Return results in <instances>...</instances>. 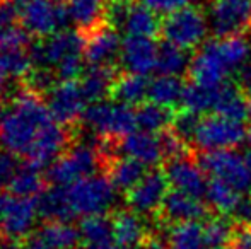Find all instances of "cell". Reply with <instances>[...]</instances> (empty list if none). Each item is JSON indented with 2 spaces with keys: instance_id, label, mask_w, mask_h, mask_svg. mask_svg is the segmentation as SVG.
<instances>
[{
  "instance_id": "cell-1",
  "label": "cell",
  "mask_w": 251,
  "mask_h": 249,
  "mask_svg": "<svg viewBox=\"0 0 251 249\" xmlns=\"http://www.w3.org/2000/svg\"><path fill=\"white\" fill-rule=\"evenodd\" d=\"M53 120L48 106L33 89H23L12 99L0 121V145L2 149L26 156L34 138L47 123Z\"/></svg>"
},
{
  "instance_id": "cell-2",
  "label": "cell",
  "mask_w": 251,
  "mask_h": 249,
  "mask_svg": "<svg viewBox=\"0 0 251 249\" xmlns=\"http://www.w3.org/2000/svg\"><path fill=\"white\" fill-rule=\"evenodd\" d=\"M65 198L69 222L75 217L104 215L116 200V188L104 174H91L69 186H60Z\"/></svg>"
},
{
  "instance_id": "cell-3",
  "label": "cell",
  "mask_w": 251,
  "mask_h": 249,
  "mask_svg": "<svg viewBox=\"0 0 251 249\" xmlns=\"http://www.w3.org/2000/svg\"><path fill=\"white\" fill-rule=\"evenodd\" d=\"M82 123L91 133L102 138H120L137 130V116L132 106L122 103L100 101L91 103L82 114Z\"/></svg>"
},
{
  "instance_id": "cell-4",
  "label": "cell",
  "mask_w": 251,
  "mask_h": 249,
  "mask_svg": "<svg viewBox=\"0 0 251 249\" xmlns=\"http://www.w3.org/2000/svg\"><path fill=\"white\" fill-rule=\"evenodd\" d=\"M17 9L19 24L38 40L69 29L72 23L67 3H56L53 0H17Z\"/></svg>"
},
{
  "instance_id": "cell-5",
  "label": "cell",
  "mask_w": 251,
  "mask_h": 249,
  "mask_svg": "<svg viewBox=\"0 0 251 249\" xmlns=\"http://www.w3.org/2000/svg\"><path fill=\"white\" fill-rule=\"evenodd\" d=\"M102 145L93 142H80L70 147L55 164L48 167L47 178L53 186H69L79 180L96 174L102 156Z\"/></svg>"
},
{
  "instance_id": "cell-6",
  "label": "cell",
  "mask_w": 251,
  "mask_h": 249,
  "mask_svg": "<svg viewBox=\"0 0 251 249\" xmlns=\"http://www.w3.org/2000/svg\"><path fill=\"white\" fill-rule=\"evenodd\" d=\"M208 29V17L203 10L200 7L190 5L164 17L161 34L164 41L188 51L203 45Z\"/></svg>"
},
{
  "instance_id": "cell-7",
  "label": "cell",
  "mask_w": 251,
  "mask_h": 249,
  "mask_svg": "<svg viewBox=\"0 0 251 249\" xmlns=\"http://www.w3.org/2000/svg\"><path fill=\"white\" fill-rule=\"evenodd\" d=\"M200 166L212 180H219L238 191H251V167L246 156L236 149L205 152L200 157Z\"/></svg>"
},
{
  "instance_id": "cell-8",
  "label": "cell",
  "mask_w": 251,
  "mask_h": 249,
  "mask_svg": "<svg viewBox=\"0 0 251 249\" xmlns=\"http://www.w3.org/2000/svg\"><path fill=\"white\" fill-rule=\"evenodd\" d=\"M248 130L239 121L229 120L221 114H207L200 118L199 128L193 136V143L201 152L229 150L241 145L246 140Z\"/></svg>"
},
{
  "instance_id": "cell-9",
  "label": "cell",
  "mask_w": 251,
  "mask_h": 249,
  "mask_svg": "<svg viewBox=\"0 0 251 249\" xmlns=\"http://www.w3.org/2000/svg\"><path fill=\"white\" fill-rule=\"evenodd\" d=\"M86 36L77 29H63L31 43L29 57L36 68H56L65 58L84 53Z\"/></svg>"
},
{
  "instance_id": "cell-10",
  "label": "cell",
  "mask_w": 251,
  "mask_h": 249,
  "mask_svg": "<svg viewBox=\"0 0 251 249\" xmlns=\"http://www.w3.org/2000/svg\"><path fill=\"white\" fill-rule=\"evenodd\" d=\"M40 215V198L24 196H3L0 213V230L9 241H19L29 237L31 230Z\"/></svg>"
},
{
  "instance_id": "cell-11",
  "label": "cell",
  "mask_w": 251,
  "mask_h": 249,
  "mask_svg": "<svg viewBox=\"0 0 251 249\" xmlns=\"http://www.w3.org/2000/svg\"><path fill=\"white\" fill-rule=\"evenodd\" d=\"M207 17L215 38L245 34L251 29V0H210Z\"/></svg>"
},
{
  "instance_id": "cell-12",
  "label": "cell",
  "mask_w": 251,
  "mask_h": 249,
  "mask_svg": "<svg viewBox=\"0 0 251 249\" xmlns=\"http://www.w3.org/2000/svg\"><path fill=\"white\" fill-rule=\"evenodd\" d=\"M47 106L51 118L60 125H70L82 118L89 106L80 82L77 80H58L48 91Z\"/></svg>"
},
{
  "instance_id": "cell-13",
  "label": "cell",
  "mask_w": 251,
  "mask_h": 249,
  "mask_svg": "<svg viewBox=\"0 0 251 249\" xmlns=\"http://www.w3.org/2000/svg\"><path fill=\"white\" fill-rule=\"evenodd\" d=\"M69 140L70 136L65 126L51 120L50 123H47L41 128V132L34 138L33 145L27 150V164L40 171L45 167H50L63 156V152L69 150L67 149Z\"/></svg>"
},
{
  "instance_id": "cell-14",
  "label": "cell",
  "mask_w": 251,
  "mask_h": 249,
  "mask_svg": "<svg viewBox=\"0 0 251 249\" xmlns=\"http://www.w3.org/2000/svg\"><path fill=\"white\" fill-rule=\"evenodd\" d=\"M229 73L231 70L224 62L222 55L219 53L215 40L201 45V48L192 58L188 68V75L193 84H199L201 87H210V89L224 86Z\"/></svg>"
},
{
  "instance_id": "cell-15",
  "label": "cell",
  "mask_w": 251,
  "mask_h": 249,
  "mask_svg": "<svg viewBox=\"0 0 251 249\" xmlns=\"http://www.w3.org/2000/svg\"><path fill=\"white\" fill-rule=\"evenodd\" d=\"M169 181L161 171H151L137 186L126 191V205L139 215H152L161 212L169 193Z\"/></svg>"
},
{
  "instance_id": "cell-16",
  "label": "cell",
  "mask_w": 251,
  "mask_h": 249,
  "mask_svg": "<svg viewBox=\"0 0 251 249\" xmlns=\"http://www.w3.org/2000/svg\"><path fill=\"white\" fill-rule=\"evenodd\" d=\"M164 174L173 189L199 196V198H201V196L205 198V191H207L208 184L207 173L201 169L200 162L193 160L186 154L175 157V159H169Z\"/></svg>"
},
{
  "instance_id": "cell-17",
  "label": "cell",
  "mask_w": 251,
  "mask_h": 249,
  "mask_svg": "<svg viewBox=\"0 0 251 249\" xmlns=\"http://www.w3.org/2000/svg\"><path fill=\"white\" fill-rule=\"evenodd\" d=\"M159 45L152 38L142 36H125L122 43L120 63L126 70V73L147 77L154 70H157Z\"/></svg>"
},
{
  "instance_id": "cell-18",
  "label": "cell",
  "mask_w": 251,
  "mask_h": 249,
  "mask_svg": "<svg viewBox=\"0 0 251 249\" xmlns=\"http://www.w3.org/2000/svg\"><path fill=\"white\" fill-rule=\"evenodd\" d=\"M122 43L120 33L111 24H104L100 29L86 36V48H84V58L89 67H109L120 58L122 53Z\"/></svg>"
},
{
  "instance_id": "cell-19",
  "label": "cell",
  "mask_w": 251,
  "mask_h": 249,
  "mask_svg": "<svg viewBox=\"0 0 251 249\" xmlns=\"http://www.w3.org/2000/svg\"><path fill=\"white\" fill-rule=\"evenodd\" d=\"M118 152L123 157L139 160L146 167L155 166L166 157L161 136L142 132V130H135L130 135L123 136L122 142L118 143Z\"/></svg>"
},
{
  "instance_id": "cell-20",
  "label": "cell",
  "mask_w": 251,
  "mask_h": 249,
  "mask_svg": "<svg viewBox=\"0 0 251 249\" xmlns=\"http://www.w3.org/2000/svg\"><path fill=\"white\" fill-rule=\"evenodd\" d=\"M161 213L162 219L173 226L183 222H199L207 215V205L199 196L171 189L166 196Z\"/></svg>"
},
{
  "instance_id": "cell-21",
  "label": "cell",
  "mask_w": 251,
  "mask_h": 249,
  "mask_svg": "<svg viewBox=\"0 0 251 249\" xmlns=\"http://www.w3.org/2000/svg\"><path fill=\"white\" fill-rule=\"evenodd\" d=\"M108 7L109 0H69L67 2L72 24L84 36H89L104 24H109Z\"/></svg>"
},
{
  "instance_id": "cell-22",
  "label": "cell",
  "mask_w": 251,
  "mask_h": 249,
  "mask_svg": "<svg viewBox=\"0 0 251 249\" xmlns=\"http://www.w3.org/2000/svg\"><path fill=\"white\" fill-rule=\"evenodd\" d=\"M113 224V241L122 249H133L144 246L147 241V226L142 215L132 210L116 212L111 219Z\"/></svg>"
},
{
  "instance_id": "cell-23",
  "label": "cell",
  "mask_w": 251,
  "mask_h": 249,
  "mask_svg": "<svg viewBox=\"0 0 251 249\" xmlns=\"http://www.w3.org/2000/svg\"><path fill=\"white\" fill-rule=\"evenodd\" d=\"M162 23L155 12H152L147 5L139 2H133L128 5L126 16L120 29L126 33V36H142L154 38L161 34Z\"/></svg>"
},
{
  "instance_id": "cell-24",
  "label": "cell",
  "mask_w": 251,
  "mask_h": 249,
  "mask_svg": "<svg viewBox=\"0 0 251 249\" xmlns=\"http://www.w3.org/2000/svg\"><path fill=\"white\" fill-rule=\"evenodd\" d=\"M116 79L118 77H116V70L113 65L89 67L80 79V87L86 94L87 103H100L106 96H111Z\"/></svg>"
},
{
  "instance_id": "cell-25",
  "label": "cell",
  "mask_w": 251,
  "mask_h": 249,
  "mask_svg": "<svg viewBox=\"0 0 251 249\" xmlns=\"http://www.w3.org/2000/svg\"><path fill=\"white\" fill-rule=\"evenodd\" d=\"M214 113L229 118V120L245 123V120L251 114V106L245 94L238 89V86H232V84L226 82L221 87Z\"/></svg>"
},
{
  "instance_id": "cell-26",
  "label": "cell",
  "mask_w": 251,
  "mask_h": 249,
  "mask_svg": "<svg viewBox=\"0 0 251 249\" xmlns=\"http://www.w3.org/2000/svg\"><path fill=\"white\" fill-rule=\"evenodd\" d=\"M205 200L210 208H214L217 213L224 215H234L239 212L243 205L241 191L229 184L222 183L219 180H210L205 191Z\"/></svg>"
},
{
  "instance_id": "cell-27",
  "label": "cell",
  "mask_w": 251,
  "mask_h": 249,
  "mask_svg": "<svg viewBox=\"0 0 251 249\" xmlns=\"http://www.w3.org/2000/svg\"><path fill=\"white\" fill-rule=\"evenodd\" d=\"M149 86L151 82L147 77L137 75V73H123L118 77L113 86L111 97L116 103L126 104V106H135L142 104L146 97H149Z\"/></svg>"
},
{
  "instance_id": "cell-28",
  "label": "cell",
  "mask_w": 251,
  "mask_h": 249,
  "mask_svg": "<svg viewBox=\"0 0 251 249\" xmlns=\"http://www.w3.org/2000/svg\"><path fill=\"white\" fill-rule=\"evenodd\" d=\"M144 176H146V166L139 160H133L130 157H118L109 162L108 178L116 189L130 191L144 180Z\"/></svg>"
},
{
  "instance_id": "cell-29",
  "label": "cell",
  "mask_w": 251,
  "mask_h": 249,
  "mask_svg": "<svg viewBox=\"0 0 251 249\" xmlns=\"http://www.w3.org/2000/svg\"><path fill=\"white\" fill-rule=\"evenodd\" d=\"M137 128L147 133H164L169 125L175 121V113L169 108L159 106L155 103H142L135 110Z\"/></svg>"
},
{
  "instance_id": "cell-30",
  "label": "cell",
  "mask_w": 251,
  "mask_h": 249,
  "mask_svg": "<svg viewBox=\"0 0 251 249\" xmlns=\"http://www.w3.org/2000/svg\"><path fill=\"white\" fill-rule=\"evenodd\" d=\"M183 91H185V84L179 77L157 75L154 80H151L149 101L171 110L176 104H181Z\"/></svg>"
},
{
  "instance_id": "cell-31",
  "label": "cell",
  "mask_w": 251,
  "mask_h": 249,
  "mask_svg": "<svg viewBox=\"0 0 251 249\" xmlns=\"http://www.w3.org/2000/svg\"><path fill=\"white\" fill-rule=\"evenodd\" d=\"M221 87L210 89V87H201L199 84H193V82L186 84L181 96V108L185 111H190V113H195V114L208 113V111L214 113Z\"/></svg>"
},
{
  "instance_id": "cell-32",
  "label": "cell",
  "mask_w": 251,
  "mask_h": 249,
  "mask_svg": "<svg viewBox=\"0 0 251 249\" xmlns=\"http://www.w3.org/2000/svg\"><path fill=\"white\" fill-rule=\"evenodd\" d=\"M168 243L171 249H208L200 222L175 224L168 230Z\"/></svg>"
},
{
  "instance_id": "cell-33",
  "label": "cell",
  "mask_w": 251,
  "mask_h": 249,
  "mask_svg": "<svg viewBox=\"0 0 251 249\" xmlns=\"http://www.w3.org/2000/svg\"><path fill=\"white\" fill-rule=\"evenodd\" d=\"M38 232L55 249H77L80 239L79 227L62 220H48L38 229Z\"/></svg>"
},
{
  "instance_id": "cell-34",
  "label": "cell",
  "mask_w": 251,
  "mask_h": 249,
  "mask_svg": "<svg viewBox=\"0 0 251 249\" xmlns=\"http://www.w3.org/2000/svg\"><path fill=\"white\" fill-rule=\"evenodd\" d=\"M215 43H217L219 53L222 55L231 72H238L246 62L251 60V45L245 34L217 38Z\"/></svg>"
},
{
  "instance_id": "cell-35",
  "label": "cell",
  "mask_w": 251,
  "mask_h": 249,
  "mask_svg": "<svg viewBox=\"0 0 251 249\" xmlns=\"http://www.w3.org/2000/svg\"><path fill=\"white\" fill-rule=\"evenodd\" d=\"M192 58L188 57L186 50L178 48L175 45L162 41L159 45V55H157V72L159 75H173L181 77L185 72H188Z\"/></svg>"
},
{
  "instance_id": "cell-36",
  "label": "cell",
  "mask_w": 251,
  "mask_h": 249,
  "mask_svg": "<svg viewBox=\"0 0 251 249\" xmlns=\"http://www.w3.org/2000/svg\"><path fill=\"white\" fill-rule=\"evenodd\" d=\"M80 239L86 246H108L115 244L113 241V224L111 219L104 215H93L82 219L79 226Z\"/></svg>"
},
{
  "instance_id": "cell-37",
  "label": "cell",
  "mask_w": 251,
  "mask_h": 249,
  "mask_svg": "<svg viewBox=\"0 0 251 249\" xmlns=\"http://www.w3.org/2000/svg\"><path fill=\"white\" fill-rule=\"evenodd\" d=\"M45 180L41 176L40 169L33 166H23L19 169V173L16 174V178L10 183V193L16 196H24V198H36V195H40L43 189Z\"/></svg>"
},
{
  "instance_id": "cell-38",
  "label": "cell",
  "mask_w": 251,
  "mask_h": 249,
  "mask_svg": "<svg viewBox=\"0 0 251 249\" xmlns=\"http://www.w3.org/2000/svg\"><path fill=\"white\" fill-rule=\"evenodd\" d=\"M203 230L208 249H226L231 246L236 229L226 217H215L205 224Z\"/></svg>"
},
{
  "instance_id": "cell-39",
  "label": "cell",
  "mask_w": 251,
  "mask_h": 249,
  "mask_svg": "<svg viewBox=\"0 0 251 249\" xmlns=\"http://www.w3.org/2000/svg\"><path fill=\"white\" fill-rule=\"evenodd\" d=\"M31 34L21 24H12L0 33V53H12V51H24L31 46Z\"/></svg>"
},
{
  "instance_id": "cell-40",
  "label": "cell",
  "mask_w": 251,
  "mask_h": 249,
  "mask_svg": "<svg viewBox=\"0 0 251 249\" xmlns=\"http://www.w3.org/2000/svg\"><path fill=\"white\" fill-rule=\"evenodd\" d=\"M199 123H200L199 114L183 110L181 113L175 114L173 132H175L185 143L193 142V136H195V132H197V128H199Z\"/></svg>"
},
{
  "instance_id": "cell-41",
  "label": "cell",
  "mask_w": 251,
  "mask_h": 249,
  "mask_svg": "<svg viewBox=\"0 0 251 249\" xmlns=\"http://www.w3.org/2000/svg\"><path fill=\"white\" fill-rule=\"evenodd\" d=\"M19 159H17L16 154L9 152V150L2 149L0 150V189L9 188L12 180L16 178V174L21 169Z\"/></svg>"
},
{
  "instance_id": "cell-42",
  "label": "cell",
  "mask_w": 251,
  "mask_h": 249,
  "mask_svg": "<svg viewBox=\"0 0 251 249\" xmlns=\"http://www.w3.org/2000/svg\"><path fill=\"white\" fill-rule=\"evenodd\" d=\"M84 53H77L72 57L65 58L58 67L55 68V75L58 80H75L79 75H82L86 70H84Z\"/></svg>"
},
{
  "instance_id": "cell-43",
  "label": "cell",
  "mask_w": 251,
  "mask_h": 249,
  "mask_svg": "<svg viewBox=\"0 0 251 249\" xmlns=\"http://www.w3.org/2000/svg\"><path fill=\"white\" fill-rule=\"evenodd\" d=\"M192 2L193 0H142L144 5L149 7L152 12H155L157 16H166V17L185 9V7H190Z\"/></svg>"
},
{
  "instance_id": "cell-44",
  "label": "cell",
  "mask_w": 251,
  "mask_h": 249,
  "mask_svg": "<svg viewBox=\"0 0 251 249\" xmlns=\"http://www.w3.org/2000/svg\"><path fill=\"white\" fill-rule=\"evenodd\" d=\"M236 86L245 96H251V60L236 72Z\"/></svg>"
},
{
  "instance_id": "cell-45",
  "label": "cell",
  "mask_w": 251,
  "mask_h": 249,
  "mask_svg": "<svg viewBox=\"0 0 251 249\" xmlns=\"http://www.w3.org/2000/svg\"><path fill=\"white\" fill-rule=\"evenodd\" d=\"M232 249H251V226L236 227L234 237L231 243Z\"/></svg>"
},
{
  "instance_id": "cell-46",
  "label": "cell",
  "mask_w": 251,
  "mask_h": 249,
  "mask_svg": "<svg viewBox=\"0 0 251 249\" xmlns=\"http://www.w3.org/2000/svg\"><path fill=\"white\" fill-rule=\"evenodd\" d=\"M10 80H14L12 70H10V65L7 62L5 55L0 53V96H3L7 92Z\"/></svg>"
},
{
  "instance_id": "cell-47",
  "label": "cell",
  "mask_w": 251,
  "mask_h": 249,
  "mask_svg": "<svg viewBox=\"0 0 251 249\" xmlns=\"http://www.w3.org/2000/svg\"><path fill=\"white\" fill-rule=\"evenodd\" d=\"M23 249H55V248H53L51 244L48 243V241L45 239L40 232H38V230H34L29 237L24 239Z\"/></svg>"
},
{
  "instance_id": "cell-48",
  "label": "cell",
  "mask_w": 251,
  "mask_h": 249,
  "mask_svg": "<svg viewBox=\"0 0 251 249\" xmlns=\"http://www.w3.org/2000/svg\"><path fill=\"white\" fill-rule=\"evenodd\" d=\"M238 215L245 220L246 226H251V191H250L248 198L243 200V205H241V208H239Z\"/></svg>"
},
{
  "instance_id": "cell-49",
  "label": "cell",
  "mask_w": 251,
  "mask_h": 249,
  "mask_svg": "<svg viewBox=\"0 0 251 249\" xmlns=\"http://www.w3.org/2000/svg\"><path fill=\"white\" fill-rule=\"evenodd\" d=\"M142 249H171V246H169V243H166L162 239H149L146 241Z\"/></svg>"
},
{
  "instance_id": "cell-50",
  "label": "cell",
  "mask_w": 251,
  "mask_h": 249,
  "mask_svg": "<svg viewBox=\"0 0 251 249\" xmlns=\"http://www.w3.org/2000/svg\"><path fill=\"white\" fill-rule=\"evenodd\" d=\"M246 140H248L250 145H251V123H250V126H248V133H246Z\"/></svg>"
},
{
  "instance_id": "cell-51",
  "label": "cell",
  "mask_w": 251,
  "mask_h": 249,
  "mask_svg": "<svg viewBox=\"0 0 251 249\" xmlns=\"http://www.w3.org/2000/svg\"><path fill=\"white\" fill-rule=\"evenodd\" d=\"M115 2H123V3H133L135 0H115Z\"/></svg>"
},
{
  "instance_id": "cell-52",
  "label": "cell",
  "mask_w": 251,
  "mask_h": 249,
  "mask_svg": "<svg viewBox=\"0 0 251 249\" xmlns=\"http://www.w3.org/2000/svg\"><path fill=\"white\" fill-rule=\"evenodd\" d=\"M246 159H248V162H250V167H251V150L248 154H246Z\"/></svg>"
},
{
  "instance_id": "cell-53",
  "label": "cell",
  "mask_w": 251,
  "mask_h": 249,
  "mask_svg": "<svg viewBox=\"0 0 251 249\" xmlns=\"http://www.w3.org/2000/svg\"><path fill=\"white\" fill-rule=\"evenodd\" d=\"M53 2H56V3H67L69 0H53Z\"/></svg>"
},
{
  "instance_id": "cell-54",
  "label": "cell",
  "mask_w": 251,
  "mask_h": 249,
  "mask_svg": "<svg viewBox=\"0 0 251 249\" xmlns=\"http://www.w3.org/2000/svg\"><path fill=\"white\" fill-rule=\"evenodd\" d=\"M2 116H3V113H2V106H0V121H2Z\"/></svg>"
},
{
  "instance_id": "cell-55",
  "label": "cell",
  "mask_w": 251,
  "mask_h": 249,
  "mask_svg": "<svg viewBox=\"0 0 251 249\" xmlns=\"http://www.w3.org/2000/svg\"><path fill=\"white\" fill-rule=\"evenodd\" d=\"M0 213H2V198H0Z\"/></svg>"
},
{
  "instance_id": "cell-56",
  "label": "cell",
  "mask_w": 251,
  "mask_h": 249,
  "mask_svg": "<svg viewBox=\"0 0 251 249\" xmlns=\"http://www.w3.org/2000/svg\"><path fill=\"white\" fill-rule=\"evenodd\" d=\"M250 106H251V101H250Z\"/></svg>"
}]
</instances>
